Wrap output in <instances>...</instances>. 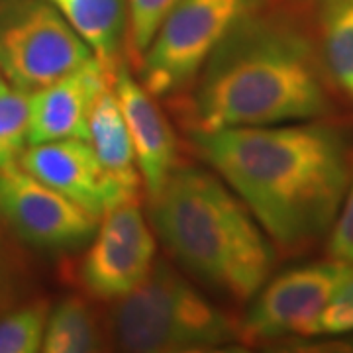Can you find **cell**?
<instances>
[{
  "mask_svg": "<svg viewBox=\"0 0 353 353\" xmlns=\"http://www.w3.org/2000/svg\"><path fill=\"white\" fill-rule=\"evenodd\" d=\"M189 139L277 250L303 252L330 234L353 175V139L343 124L324 116L285 126L189 132Z\"/></svg>",
  "mask_w": 353,
  "mask_h": 353,
  "instance_id": "1",
  "label": "cell"
},
{
  "mask_svg": "<svg viewBox=\"0 0 353 353\" xmlns=\"http://www.w3.org/2000/svg\"><path fill=\"white\" fill-rule=\"evenodd\" d=\"M18 163L30 175L77 202L99 220L114 206L136 201L106 175L88 139L32 143L20 155Z\"/></svg>",
  "mask_w": 353,
  "mask_h": 353,
  "instance_id": "10",
  "label": "cell"
},
{
  "mask_svg": "<svg viewBox=\"0 0 353 353\" xmlns=\"http://www.w3.org/2000/svg\"><path fill=\"white\" fill-rule=\"evenodd\" d=\"M112 83V71L92 57L69 75L30 92V145L55 139H88L90 110Z\"/></svg>",
  "mask_w": 353,
  "mask_h": 353,
  "instance_id": "12",
  "label": "cell"
},
{
  "mask_svg": "<svg viewBox=\"0 0 353 353\" xmlns=\"http://www.w3.org/2000/svg\"><path fill=\"white\" fill-rule=\"evenodd\" d=\"M12 88V85H10V81L4 77V73L0 71V94H4L6 90H10Z\"/></svg>",
  "mask_w": 353,
  "mask_h": 353,
  "instance_id": "23",
  "label": "cell"
},
{
  "mask_svg": "<svg viewBox=\"0 0 353 353\" xmlns=\"http://www.w3.org/2000/svg\"><path fill=\"white\" fill-rule=\"evenodd\" d=\"M179 0H128V61L136 65Z\"/></svg>",
  "mask_w": 353,
  "mask_h": 353,
  "instance_id": "19",
  "label": "cell"
},
{
  "mask_svg": "<svg viewBox=\"0 0 353 353\" xmlns=\"http://www.w3.org/2000/svg\"><path fill=\"white\" fill-rule=\"evenodd\" d=\"M152 202V228L187 273L236 303H250L275 267V243L226 183L179 165Z\"/></svg>",
  "mask_w": 353,
  "mask_h": 353,
  "instance_id": "3",
  "label": "cell"
},
{
  "mask_svg": "<svg viewBox=\"0 0 353 353\" xmlns=\"http://www.w3.org/2000/svg\"><path fill=\"white\" fill-rule=\"evenodd\" d=\"M48 301H30L0 314V353H36L43 347Z\"/></svg>",
  "mask_w": 353,
  "mask_h": 353,
  "instance_id": "17",
  "label": "cell"
},
{
  "mask_svg": "<svg viewBox=\"0 0 353 353\" xmlns=\"http://www.w3.org/2000/svg\"><path fill=\"white\" fill-rule=\"evenodd\" d=\"M30 145V92L12 87L0 94V169L16 163Z\"/></svg>",
  "mask_w": 353,
  "mask_h": 353,
  "instance_id": "18",
  "label": "cell"
},
{
  "mask_svg": "<svg viewBox=\"0 0 353 353\" xmlns=\"http://www.w3.org/2000/svg\"><path fill=\"white\" fill-rule=\"evenodd\" d=\"M92 57L50 0H0V71L12 87L34 92Z\"/></svg>",
  "mask_w": 353,
  "mask_h": 353,
  "instance_id": "6",
  "label": "cell"
},
{
  "mask_svg": "<svg viewBox=\"0 0 353 353\" xmlns=\"http://www.w3.org/2000/svg\"><path fill=\"white\" fill-rule=\"evenodd\" d=\"M106 326L112 343L124 352H216L241 343L240 320L167 261H157L138 289L114 303Z\"/></svg>",
  "mask_w": 353,
  "mask_h": 353,
  "instance_id": "4",
  "label": "cell"
},
{
  "mask_svg": "<svg viewBox=\"0 0 353 353\" xmlns=\"http://www.w3.org/2000/svg\"><path fill=\"white\" fill-rule=\"evenodd\" d=\"M2 228L0 224V314L20 304L18 296L24 290V267L4 238Z\"/></svg>",
  "mask_w": 353,
  "mask_h": 353,
  "instance_id": "21",
  "label": "cell"
},
{
  "mask_svg": "<svg viewBox=\"0 0 353 353\" xmlns=\"http://www.w3.org/2000/svg\"><path fill=\"white\" fill-rule=\"evenodd\" d=\"M112 87L134 141L143 190L153 201L179 167L175 132L167 114L155 102L157 99L134 77L128 61L116 69Z\"/></svg>",
  "mask_w": 353,
  "mask_h": 353,
  "instance_id": "11",
  "label": "cell"
},
{
  "mask_svg": "<svg viewBox=\"0 0 353 353\" xmlns=\"http://www.w3.org/2000/svg\"><path fill=\"white\" fill-rule=\"evenodd\" d=\"M0 224L34 250L79 252L92 240L99 218L16 161L0 169Z\"/></svg>",
  "mask_w": 353,
  "mask_h": 353,
  "instance_id": "8",
  "label": "cell"
},
{
  "mask_svg": "<svg viewBox=\"0 0 353 353\" xmlns=\"http://www.w3.org/2000/svg\"><path fill=\"white\" fill-rule=\"evenodd\" d=\"M353 332V269L334 290L332 299L318 318L316 334Z\"/></svg>",
  "mask_w": 353,
  "mask_h": 353,
  "instance_id": "20",
  "label": "cell"
},
{
  "mask_svg": "<svg viewBox=\"0 0 353 353\" xmlns=\"http://www.w3.org/2000/svg\"><path fill=\"white\" fill-rule=\"evenodd\" d=\"M88 141L102 169L130 199H138L143 187L134 141L114 87L97 99L88 116Z\"/></svg>",
  "mask_w": 353,
  "mask_h": 353,
  "instance_id": "13",
  "label": "cell"
},
{
  "mask_svg": "<svg viewBox=\"0 0 353 353\" xmlns=\"http://www.w3.org/2000/svg\"><path fill=\"white\" fill-rule=\"evenodd\" d=\"M110 340L106 320L81 296H67L50 310L41 352L90 353L101 352Z\"/></svg>",
  "mask_w": 353,
  "mask_h": 353,
  "instance_id": "15",
  "label": "cell"
},
{
  "mask_svg": "<svg viewBox=\"0 0 353 353\" xmlns=\"http://www.w3.org/2000/svg\"><path fill=\"white\" fill-rule=\"evenodd\" d=\"M271 0H179L138 59V79L159 101L185 97L218 46Z\"/></svg>",
  "mask_w": 353,
  "mask_h": 353,
  "instance_id": "5",
  "label": "cell"
},
{
  "mask_svg": "<svg viewBox=\"0 0 353 353\" xmlns=\"http://www.w3.org/2000/svg\"><path fill=\"white\" fill-rule=\"evenodd\" d=\"M318 41L334 87L353 101V0L322 4Z\"/></svg>",
  "mask_w": 353,
  "mask_h": 353,
  "instance_id": "16",
  "label": "cell"
},
{
  "mask_svg": "<svg viewBox=\"0 0 353 353\" xmlns=\"http://www.w3.org/2000/svg\"><path fill=\"white\" fill-rule=\"evenodd\" d=\"M155 234L141 204L128 201L104 212L77 267V281L90 301L118 303L150 277Z\"/></svg>",
  "mask_w": 353,
  "mask_h": 353,
  "instance_id": "7",
  "label": "cell"
},
{
  "mask_svg": "<svg viewBox=\"0 0 353 353\" xmlns=\"http://www.w3.org/2000/svg\"><path fill=\"white\" fill-rule=\"evenodd\" d=\"M334 88L318 32L271 0L218 46L175 108L187 132L275 126L328 116Z\"/></svg>",
  "mask_w": 353,
  "mask_h": 353,
  "instance_id": "2",
  "label": "cell"
},
{
  "mask_svg": "<svg viewBox=\"0 0 353 353\" xmlns=\"http://www.w3.org/2000/svg\"><path fill=\"white\" fill-rule=\"evenodd\" d=\"M328 253L332 259L353 265V175L338 218L330 230Z\"/></svg>",
  "mask_w": 353,
  "mask_h": 353,
  "instance_id": "22",
  "label": "cell"
},
{
  "mask_svg": "<svg viewBox=\"0 0 353 353\" xmlns=\"http://www.w3.org/2000/svg\"><path fill=\"white\" fill-rule=\"evenodd\" d=\"M292 2H320V4H326L330 0H292Z\"/></svg>",
  "mask_w": 353,
  "mask_h": 353,
  "instance_id": "24",
  "label": "cell"
},
{
  "mask_svg": "<svg viewBox=\"0 0 353 353\" xmlns=\"http://www.w3.org/2000/svg\"><path fill=\"white\" fill-rule=\"evenodd\" d=\"M77 34L87 41L94 57L116 73L126 55L128 0H50Z\"/></svg>",
  "mask_w": 353,
  "mask_h": 353,
  "instance_id": "14",
  "label": "cell"
},
{
  "mask_svg": "<svg viewBox=\"0 0 353 353\" xmlns=\"http://www.w3.org/2000/svg\"><path fill=\"white\" fill-rule=\"evenodd\" d=\"M353 265L338 259L292 267L269 279L240 320L243 345L287 336H314L318 318Z\"/></svg>",
  "mask_w": 353,
  "mask_h": 353,
  "instance_id": "9",
  "label": "cell"
}]
</instances>
